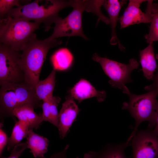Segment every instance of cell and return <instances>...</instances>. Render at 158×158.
Masks as SVG:
<instances>
[{
  "label": "cell",
  "mask_w": 158,
  "mask_h": 158,
  "mask_svg": "<svg viewBox=\"0 0 158 158\" xmlns=\"http://www.w3.org/2000/svg\"><path fill=\"white\" fill-rule=\"evenodd\" d=\"M0 85V123H3L6 117L13 118V111L16 107L25 104L35 108L42 106L35 88L27 83H5Z\"/></svg>",
  "instance_id": "obj_3"
},
{
  "label": "cell",
  "mask_w": 158,
  "mask_h": 158,
  "mask_svg": "<svg viewBox=\"0 0 158 158\" xmlns=\"http://www.w3.org/2000/svg\"><path fill=\"white\" fill-rule=\"evenodd\" d=\"M61 42L56 39L43 40L36 38L35 33L20 54V62L23 71L25 82L35 89L47 54L50 49L58 46Z\"/></svg>",
  "instance_id": "obj_1"
},
{
  "label": "cell",
  "mask_w": 158,
  "mask_h": 158,
  "mask_svg": "<svg viewBox=\"0 0 158 158\" xmlns=\"http://www.w3.org/2000/svg\"><path fill=\"white\" fill-rule=\"evenodd\" d=\"M61 101V98L57 96H53L50 102L49 111L51 118V123L58 127L59 121V113L57 107Z\"/></svg>",
  "instance_id": "obj_24"
},
{
  "label": "cell",
  "mask_w": 158,
  "mask_h": 158,
  "mask_svg": "<svg viewBox=\"0 0 158 158\" xmlns=\"http://www.w3.org/2000/svg\"><path fill=\"white\" fill-rule=\"evenodd\" d=\"M126 94L129 97V101L123 103L122 109L128 110L135 122L134 130L126 141L129 143L136 134L138 126L142 122H148V128L152 129L154 127L158 91L153 89L146 93L138 95L131 93L128 90Z\"/></svg>",
  "instance_id": "obj_4"
},
{
  "label": "cell",
  "mask_w": 158,
  "mask_h": 158,
  "mask_svg": "<svg viewBox=\"0 0 158 158\" xmlns=\"http://www.w3.org/2000/svg\"><path fill=\"white\" fill-rule=\"evenodd\" d=\"M75 158H79L78 157H77Z\"/></svg>",
  "instance_id": "obj_31"
},
{
  "label": "cell",
  "mask_w": 158,
  "mask_h": 158,
  "mask_svg": "<svg viewBox=\"0 0 158 158\" xmlns=\"http://www.w3.org/2000/svg\"><path fill=\"white\" fill-rule=\"evenodd\" d=\"M40 23L23 18L7 16L0 21V43L22 51Z\"/></svg>",
  "instance_id": "obj_5"
},
{
  "label": "cell",
  "mask_w": 158,
  "mask_h": 158,
  "mask_svg": "<svg viewBox=\"0 0 158 158\" xmlns=\"http://www.w3.org/2000/svg\"><path fill=\"white\" fill-rule=\"evenodd\" d=\"M56 71L53 68L49 75L45 79L39 80L35 87L38 98L43 102L51 100L54 96L53 92L55 84Z\"/></svg>",
  "instance_id": "obj_18"
},
{
  "label": "cell",
  "mask_w": 158,
  "mask_h": 158,
  "mask_svg": "<svg viewBox=\"0 0 158 158\" xmlns=\"http://www.w3.org/2000/svg\"><path fill=\"white\" fill-rule=\"evenodd\" d=\"M125 1L118 0H104L103 6L107 11L109 16V24L111 29V37L110 44L111 45L117 44L121 50H124L125 48L121 44L118 38L116 31L117 23L118 20V16L120 10Z\"/></svg>",
  "instance_id": "obj_13"
},
{
  "label": "cell",
  "mask_w": 158,
  "mask_h": 158,
  "mask_svg": "<svg viewBox=\"0 0 158 158\" xmlns=\"http://www.w3.org/2000/svg\"><path fill=\"white\" fill-rule=\"evenodd\" d=\"M3 123L0 124V156L3 157L2 154L6 146H7L8 138L7 135L2 129Z\"/></svg>",
  "instance_id": "obj_26"
},
{
  "label": "cell",
  "mask_w": 158,
  "mask_h": 158,
  "mask_svg": "<svg viewBox=\"0 0 158 158\" xmlns=\"http://www.w3.org/2000/svg\"><path fill=\"white\" fill-rule=\"evenodd\" d=\"M79 111L74 100L69 95L67 96L59 113L57 128L61 139H63L67 135Z\"/></svg>",
  "instance_id": "obj_11"
},
{
  "label": "cell",
  "mask_w": 158,
  "mask_h": 158,
  "mask_svg": "<svg viewBox=\"0 0 158 158\" xmlns=\"http://www.w3.org/2000/svg\"><path fill=\"white\" fill-rule=\"evenodd\" d=\"M30 130L31 129L24 122L20 120L16 121L11 135L8 138L7 150L11 152L16 145L20 143L23 138H26Z\"/></svg>",
  "instance_id": "obj_20"
},
{
  "label": "cell",
  "mask_w": 158,
  "mask_h": 158,
  "mask_svg": "<svg viewBox=\"0 0 158 158\" xmlns=\"http://www.w3.org/2000/svg\"><path fill=\"white\" fill-rule=\"evenodd\" d=\"M29 1L19 0H0V20L5 18L8 12L16 6V7L29 3Z\"/></svg>",
  "instance_id": "obj_23"
},
{
  "label": "cell",
  "mask_w": 158,
  "mask_h": 158,
  "mask_svg": "<svg viewBox=\"0 0 158 158\" xmlns=\"http://www.w3.org/2000/svg\"><path fill=\"white\" fill-rule=\"evenodd\" d=\"M26 142H20L16 145L11 152L10 155L7 157L1 158H19L23 152L27 148Z\"/></svg>",
  "instance_id": "obj_25"
},
{
  "label": "cell",
  "mask_w": 158,
  "mask_h": 158,
  "mask_svg": "<svg viewBox=\"0 0 158 158\" xmlns=\"http://www.w3.org/2000/svg\"><path fill=\"white\" fill-rule=\"evenodd\" d=\"M73 60V56L66 48H62L56 51L51 56V61L53 68L63 71L68 68Z\"/></svg>",
  "instance_id": "obj_19"
},
{
  "label": "cell",
  "mask_w": 158,
  "mask_h": 158,
  "mask_svg": "<svg viewBox=\"0 0 158 158\" xmlns=\"http://www.w3.org/2000/svg\"><path fill=\"white\" fill-rule=\"evenodd\" d=\"M155 58L158 60V54L155 55ZM153 83L145 87V89L148 91L153 89H155L158 91V66L157 73L154 75Z\"/></svg>",
  "instance_id": "obj_28"
},
{
  "label": "cell",
  "mask_w": 158,
  "mask_h": 158,
  "mask_svg": "<svg viewBox=\"0 0 158 158\" xmlns=\"http://www.w3.org/2000/svg\"><path fill=\"white\" fill-rule=\"evenodd\" d=\"M69 95L79 102L92 97L96 98L99 102L105 99L106 94L104 90L98 91L88 81L81 79L68 91Z\"/></svg>",
  "instance_id": "obj_12"
},
{
  "label": "cell",
  "mask_w": 158,
  "mask_h": 158,
  "mask_svg": "<svg viewBox=\"0 0 158 158\" xmlns=\"http://www.w3.org/2000/svg\"><path fill=\"white\" fill-rule=\"evenodd\" d=\"M25 82L20 54L5 44H0V84Z\"/></svg>",
  "instance_id": "obj_8"
},
{
  "label": "cell",
  "mask_w": 158,
  "mask_h": 158,
  "mask_svg": "<svg viewBox=\"0 0 158 158\" xmlns=\"http://www.w3.org/2000/svg\"><path fill=\"white\" fill-rule=\"evenodd\" d=\"M69 145H67L62 151L55 153L51 155L48 158H67L66 157V154L69 148ZM40 158H47L44 157Z\"/></svg>",
  "instance_id": "obj_29"
},
{
  "label": "cell",
  "mask_w": 158,
  "mask_h": 158,
  "mask_svg": "<svg viewBox=\"0 0 158 158\" xmlns=\"http://www.w3.org/2000/svg\"><path fill=\"white\" fill-rule=\"evenodd\" d=\"M51 100L43 102L42 107V115L43 121H48L51 123V120L49 111L50 102Z\"/></svg>",
  "instance_id": "obj_27"
},
{
  "label": "cell",
  "mask_w": 158,
  "mask_h": 158,
  "mask_svg": "<svg viewBox=\"0 0 158 158\" xmlns=\"http://www.w3.org/2000/svg\"><path fill=\"white\" fill-rule=\"evenodd\" d=\"M35 108L29 104H25L15 108L13 114L19 120L26 124L30 129H37L43 121L42 114H37L34 111Z\"/></svg>",
  "instance_id": "obj_14"
},
{
  "label": "cell",
  "mask_w": 158,
  "mask_h": 158,
  "mask_svg": "<svg viewBox=\"0 0 158 158\" xmlns=\"http://www.w3.org/2000/svg\"><path fill=\"white\" fill-rule=\"evenodd\" d=\"M154 6L152 0H129L123 15L118 19L120 29L135 24L150 23Z\"/></svg>",
  "instance_id": "obj_9"
},
{
  "label": "cell",
  "mask_w": 158,
  "mask_h": 158,
  "mask_svg": "<svg viewBox=\"0 0 158 158\" xmlns=\"http://www.w3.org/2000/svg\"><path fill=\"white\" fill-rule=\"evenodd\" d=\"M129 143L126 141L115 145L109 144L97 151H91L86 153L83 158H127L124 151Z\"/></svg>",
  "instance_id": "obj_15"
},
{
  "label": "cell",
  "mask_w": 158,
  "mask_h": 158,
  "mask_svg": "<svg viewBox=\"0 0 158 158\" xmlns=\"http://www.w3.org/2000/svg\"><path fill=\"white\" fill-rule=\"evenodd\" d=\"M140 57L144 76L148 80H153L157 65L153 43L149 44L147 47L140 51Z\"/></svg>",
  "instance_id": "obj_16"
},
{
  "label": "cell",
  "mask_w": 158,
  "mask_h": 158,
  "mask_svg": "<svg viewBox=\"0 0 158 158\" xmlns=\"http://www.w3.org/2000/svg\"><path fill=\"white\" fill-rule=\"evenodd\" d=\"M104 0H86L85 11L91 12L96 15L99 20L107 24H109V18L104 15L101 11V8L103 6Z\"/></svg>",
  "instance_id": "obj_22"
},
{
  "label": "cell",
  "mask_w": 158,
  "mask_h": 158,
  "mask_svg": "<svg viewBox=\"0 0 158 158\" xmlns=\"http://www.w3.org/2000/svg\"><path fill=\"white\" fill-rule=\"evenodd\" d=\"M27 148L30 149L35 158H40L44 157L48 151L49 141L48 139L35 133L33 130H30L26 138Z\"/></svg>",
  "instance_id": "obj_17"
},
{
  "label": "cell",
  "mask_w": 158,
  "mask_h": 158,
  "mask_svg": "<svg viewBox=\"0 0 158 158\" xmlns=\"http://www.w3.org/2000/svg\"><path fill=\"white\" fill-rule=\"evenodd\" d=\"M152 130H137L131 140L133 158H158V136Z\"/></svg>",
  "instance_id": "obj_10"
},
{
  "label": "cell",
  "mask_w": 158,
  "mask_h": 158,
  "mask_svg": "<svg viewBox=\"0 0 158 158\" xmlns=\"http://www.w3.org/2000/svg\"><path fill=\"white\" fill-rule=\"evenodd\" d=\"M150 26L149 31L145 38L148 43L158 41V4L155 3L153 15Z\"/></svg>",
  "instance_id": "obj_21"
},
{
  "label": "cell",
  "mask_w": 158,
  "mask_h": 158,
  "mask_svg": "<svg viewBox=\"0 0 158 158\" xmlns=\"http://www.w3.org/2000/svg\"><path fill=\"white\" fill-rule=\"evenodd\" d=\"M92 58L99 63L105 73L109 77V84L113 87L121 90L125 93L128 89L125 84L133 81L130 78L131 72L138 68L137 61L132 58L129 63L126 64L101 57L96 53L93 55Z\"/></svg>",
  "instance_id": "obj_6"
},
{
  "label": "cell",
  "mask_w": 158,
  "mask_h": 158,
  "mask_svg": "<svg viewBox=\"0 0 158 158\" xmlns=\"http://www.w3.org/2000/svg\"><path fill=\"white\" fill-rule=\"evenodd\" d=\"M72 7L73 10L69 15L55 23L53 33L47 39L52 40L62 37L79 36L88 39L83 33L82 25L83 13L86 10V0H73Z\"/></svg>",
  "instance_id": "obj_7"
},
{
  "label": "cell",
  "mask_w": 158,
  "mask_h": 158,
  "mask_svg": "<svg viewBox=\"0 0 158 158\" xmlns=\"http://www.w3.org/2000/svg\"><path fill=\"white\" fill-rule=\"evenodd\" d=\"M73 2V0H36L13 8L6 16L18 17L30 21L43 23L45 31H48L52 24L61 18L59 16V12L64 8L72 7Z\"/></svg>",
  "instance_id": "obj_2"
},
{
  "label": "cell",
  "mask_w": 158,
  "mask_h": 158,
  "mask_svg": "<svg viewBox=\"0 0 158 158\" xmlns=\"http://www.w3.org/2000/svg\"><path fill=\"white\" fill-rule=\"evenodd\" d=\"M156 112L155 118V125L154 129L152 130L153 133L155 135L158 136V102L156 108Z\"/></svg>",
  "instance_id": "obj_30"
}]
</instances>
